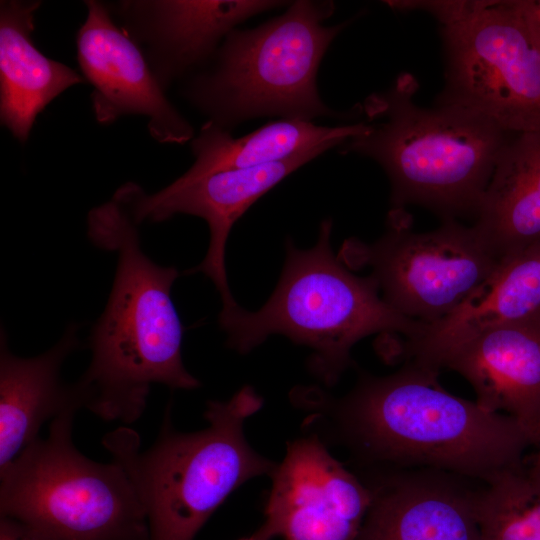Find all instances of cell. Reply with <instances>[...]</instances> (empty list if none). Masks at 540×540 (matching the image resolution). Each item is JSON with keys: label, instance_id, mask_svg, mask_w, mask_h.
Returning <instances> with one entry per match:
<instances>
[{"label": "cell", "instance_id": "cell-22", "mask_svg": "<svg viewBox=\"0 0 540 540\" xmlns=\"http://www.w3.org/2000/svg\"><path fill=\"white\" fill-rule=\"evenodd\" d=\"M509 4L540 54V0H509Z\"/></svg>", "mask_w": 540, "mask_h": 540}, {"label": "cell", "instance_id": "cell-8", "mask_svg": "<svg viewBox=\"0 0 540 540\" xmlns=\"http://www.w3.org/2000/svg\"><path fill=\"white\" fill-rule=\"evenodd\" d=\"M349 269H371L383 300L423 325L452 313L495 270L500 257L473 225L447 219L418 233L403 208H392L377 241L347 239L337 255Z\"/></svg>", "mask_w": 540, "mask_h": 540}, {"label": "cell", "instance_id": "cell-20", "mask_svg": "<svg viewBox=\"0 0 540 540\" xmlns=\"http://www.w3.org/2000/svg\"><path fill=\"white\" fill-rule=\"evenodd\" d=\"M365 128L364 122L327 127L307 120L282 119L233 138L228 130L207 121L192 141L195 161L178 179L187 182L214 172L280 162L317 149L327 151Z\"/></svg>", "mask_w": 540, "mask_h": 540}, {"label": "cell", "instance_id": "cell-4", "mask_svg": "<svg viewBox=\"0 0 540 540\" xmlns=\"http://www.w3.org/2000/svg\"><path fill=\"white\" fill-rule=\"evenodd\" d=\"M416 83L401 75L383 93L369 96L363 132L349 138L343 153L378 162L390 180L393 208L427 206L447 219L476 214L496 163L514 134L468 110L413 100Z\"/></svg>", "mask_w": 540, "mask_h": 540}, {"label": "cell", "instance_id": "cell-14", "mask_svg": "<svg viewBox=\"0 0 540 540\" xmlns=\"http://www.w3.org/2000/svg\"><path fill=\"white\" fill-rule=\"evenodd\" d=\"M473 387L485 410L514 419L531 446L540 442V317L489 329L441 361Z\"/></svg>", "mask_w": 540, "mask_h": 540}, {"label": "cell", "instance_id": "cell-1", "mask_svg": "<svg viewBox=\"0 0 540 540\" xmlns=\"http://www.w3.org/2000/svg\"><path fill=\"white\" fill-rule=\"evenodd\" d=\"M439 372L406 361L390 375H362L342 398L318 388L294 397L359 459L385 469H433L487 483L524 466L531 444L518 423L451 394Z\"/></svg>", "mask_w": 540, "mask_h": 540}, {"label": "cell", "instance_id": "cell-9", "mask_svg": "<svg viewBox=\"0 0 540 540\" xmlns=\"http://www.w3.org/2000/svg\"><path fill=\"white\" fill-rule=\"evenodd\" d=\"M445 88L440 104L478 114L510 134L540 131V54L509 1L483 0L442 26Z\"/></svg>", "mask_w": 540, "mask_h": 540}, {"label": "cell", "instance_id": "cell-2", "mask_svg": "<svg viewBox=\"0 0 540 540\" xmlns=\"http://www.w3.org/2000/svg\"><path fill=\"white\" fill-rule=\"evenodd\" d=\"M94 245L117 252V267L106 307L94 324L91 361L73 383L82 408L106 421L136 422L153 384L195 389L200 381L182 359L184 327L171 290L177 268L152 261L143 251L133 216L112 199L88 214Z\"/></svg>", "mask_w": 540, "mask_h": 540}, {"label": "cell", "instance_id": "cell-12", "mask_svg": "<svg viewBox=\"0 0 540 540\" xmlns=\"http://www.w3.org/2000/svg\"><path fill=\"white\" fill-rule=\"evenodd\" d=\"M87 16L76 35L77 57L93 86L96 120L110 125L121 116L141 115L159 143L183 144L193 128L165 96L145 53L129 33L116 25L108 8L85 1Z\"/></svg>", "mask_w": 540, "mask_h": 540}, {"label": "cell", "instance_id": "cell-24", "mask_svg": "<svg viewBox=\"0 0 540 540\" xmlns=\"http://www.w3.org/2000/svg\"><path fill=\"white\" fill-rule=\"evenodd\" d=\"M535 448L536 452L525 469L530 480L540 489V442Z\"/></svg>", "mask_w": 540, "mask_h": 540}, {"label": "cell", "instance_id": "cell-21", "mask_svg": "<svg viewBox=\"0 0 540 540\" xmlns=\"http://www.w3.org/2000/svg\"><path fill=\"white\" fill-rule=\"evenodd\" d=\"M476 512L481 540H540V489L525 466L483 483Z\"/></svg>", "mask_w": 540, "mask_h": 540}, {"label": "cell", "instance_id": "cell-7", "mask_svg": "<svg viewBox=\"0 0 540 540\" xmlns=\"http://www.w3.org/2000/svg\"><path fill=\"white\" fill-rule=\"evenodd\" d=\"M76 413L51 421L0 469V517L48 540H149L144 508L115 461L96 462L73 444Z\"/></svg>", "mask_w": 540, "mask_h": 540}, {"label": "cell", "instance_id": "cell-23", "mask_svg": "<svg viewBox=\"0 0 540 540\" xmlns=\"http://www.w3.org/2000/svg\"><path fill=\"white\" fill-rule=\"evenodd\" d=\"M0 540H48L23 524L0 517Z\"/></svg>", "mask_w": 540, "mask_h": 540}, {"label": "cell", "instance_id": "cell-19", "mask_svg": "<svg viewBox=\"0 0 540 540\" xmlns=\"http://www.w3.org/2000/svg\"><path fill=\"white\" fill-rule=\"evenodd\" d=\"M475 215L500 258L540 245V131L512 135Z\"/></svg>", "mask_w": 540, "mask_h": 540}, {"label": "cell", "instance_id": "cell-18", "mask_svg": "<svg viewBox=\"0 0 540 540\" xmlns=\"http://www.w3.org/2000/svg\"><path fill=\"white\" fill-rule=\"evenodd\" d=\"M40 1H1L0 119L21 143L37 115L66 89L84 79L65 64L46 57L32 41Z\"/></svg>", "mask_w": 540, "mask_h": 540}, {"label": "cell", "instance_id": "cell-25", "mask_svg": "<svg viewBox=\"0 0 540 540\" xmlns=\"http://www.w3.org/2000/svg\"><path fill=\"white\" fill-rule=\"evenodd\" d=\"M238 540H269L259 529H257L252 535L243 537Z\"/></svg>", "mask_w": 540, "mask_h": 540}, {"label": "cell", "instance_id": "cell-11", "mask_svg": "<svg viewBox=\"0 0 540 540\" xmlns=\"http://www.w3.org/2000/svg\"><path fill=\"white\" fill-rule=\"evenodd\" d=\"M323 152L317 149L280 162L214 172L187 182L177 179L154 194H146L129 182L114 195L137 224L165 221L176 214L194 215L207 222L210 241L206 256L185 273L201 272L209 277L221 296V312H226L239 306L230 291L225 266L226 244L234 223L263 194Z\"/></svg>", "mask_w": 540, "mask_h": 540}, {"label": "cell", "instance_id": "cell-17", "mask_svg": "<svg viewBox=\"0 0 540 540\" xmlns=\"http://www.w3.org/2000/svg\"><path fill=\"white\" fill-rule=\"evenodd\" d=\"M77 327L35 357H19L1 333L0 344V469L39 436L48 420L82 409L73 384L61 380L65 359L78 347Z\"/></svg>", "mask_w": 540, "mask_h": 540}, {"label": "cell", "instance_id": "cell-5", "mask_svg": "<svg viewBox=\"0 0 540 540\" xmlns=\"http://www.w3.org/2000/svg\"><path fill=\"white\" fill-rule=\"evenodd\" d=\"M332 221L323 220L317 243L298 249L289 238L282 274L268 301L257 311L240 306L220 312L219 325L230 348L248 353L269 336L281 334L308 346L312 372L335 384L351 364L352 347L380 334L400 343L416 337L423 324L396 312L369 275H354L331 250Z\"/></svg>", "mask_w": 540, "mask_h": 540}, {"label": "cell", "instance_id": "cell-13", "mask_svg": "<svg viewBox=\"0 0 540 540\" xmlns=\"http://www.w3.org/2000/svg\"><path fill=\"white\" fill-rule=\"evenodd\" d=\"M355 540H481L472 479L433 469L389 470Z\"/></svg>", "mask_w": 540, "mask_h": 540}, {"label": "cell", "instance_id": "cell-3", "mask_svg": "<svg viewBox=\"0 0 540 540\" xmlns=\"http://www.w3.org/2000/svg\"><path fill=\"white\" fill-rule=\"evenodd\" d=\"M263 399L244 386L230 399L207 403L208 426L177 431L168 405L155 442L142 450L135 430L120 426L102 445L128 475L144 508L149 540H194L224 500L276 465L248 443L244 425Z\"/></svg>", "mask_w": 540, "mask_h": 540}, {"label": "cell", "instance_id": "cell-16", "mask_svg": "<svg viewBox=\"0 0 540 540\" xmlns=\"http://www.w3.org/2000/svg\"><path fill=\"white\" fill-rule=\"evenodd\" d=\"M540 317V245L502 257L491 275L452 313L423 325L399 356L440 370L454 348L489 329Z\"/></svg>", "mask_w": 540, "mask_h": 540}, {"label": "cell", "instance_id": "cell-10", "mask_svg": "<svg viewBox=\"0 0 540 540\" xmlns=\"http://www.w3.org/2000/svg\"><path fill=\"white\" fill-rule=\"evenodd\" d=\"M270 477L259 528L269 540L356 539L371 488L334 458L316 433L291 441Z\"/></svg>", "mask_w": 540, "mask_h": 540}, {"label": "cell", "instance_id": "cell-6", "mask_svg": "<svg viewBox=\"0 0 540 540\" xmlns=\"http://www.w3.org/2000/svg\"><path fill=\"white\" fill-rule=\"evenodd\" d=\"M331 1L299 0L253 29L232 30L211 70L195 77L187 94L210 122L228 130L263 116L311 121L334 114L317 89V72L345 23L325 26Z\"/></svg>", "mask_w": 540, "mask_h": 540}, {"label": "cell", "instance_id": "cell-15", "mask_svg": "<svg viewBox=\"0 0 540 540\" xmlns=\"http://www.w3.org/2000/svg\"><path fill=\"white\" fill-rule=\"evenodd\" d=\"M268 0L122 1L119 14L165 87L216 52L217 44L246 19L283 5Z\"/></svg>", "mask_w": 540, "mask_h": 540}]
</instances>
